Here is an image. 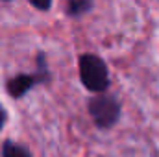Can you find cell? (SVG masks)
Segmentation results:
<instances>
[{
  "label": "cell",
  "mask_w": 159,
  "mask_h": 157,
  "mask_svg": "<svg viewBox=\"0 0 159 157\" xmlns=\"http://www.w3.org/2000/svg\"><path fill=\"white\" fill-rule=\"evenodd\" d=\"M78 76L81 85L91 94L109 92L111 87V74L109 67L98 54L85 52L78 56Z\"/></svg>",
  "instance_id": "cell-1"
},
{
  "label": "cell",
  "mask_w": 159,
  "mask_h": 157,
  "mask_svg": "<svg viewBox=\"0 0 159 157\" xmlns=\"http://www.w3.org/2000/svg\"><path fill=\"white\" fill-rule=\"evenodd\" d=\"M26 2L37 11H48L52 7V4H54V0H26Z\"/></svg>",
  "instance_id": "cell-6"
},
{
  "label": "cell",
  "mask_w": 159,
  "mask_h": 157,
  "mask_svg": "<svg viewBox=\"0 0 159 157\" xmlns=\"http://www.w3.org/2000/svg\"><path fill=\"white\" fill-rule=\"evenodd\" d=\"M87 113L96 129L109 131L122 118V102L113 92L91 94L87 98Z\"/></svg>",
  "instance_id": "cell-3"
},
{
  "label": "cell",
  "mask_w": 159,
  "mask_h": 157,
  "mask_svg": "<svg viewBox=\"0 0 159 157\" xmlns=\"http://www.w3.org/2000/svg\"><path fill=\"white\" fill-rule=\"evenodd\" d=\"M2 2H13V0H2Z\"/></svg>",
  "instance_id": "cell-8"
},
{
  "label": "cell",
  "mask_w": 159,
  "mask_h": 157,
  "mask_svg": "<svg viewBox=\"0 0 159 157\" xmlns=\"http://www.w3.org/2000/svg\"><path fill=\"white\" fill-rule=\"evenodd\" d=\"M7 117H9V115H7V109H6V107L2 105V102H0V131H2L4 126L7 124Z\"/></svg>",
  "instance_id": "cell-7"
},
{
  "label": "cell",
  "mask_w": 159,
  "mask_h": 157,
  "mask_svg": "<svg viewBox=\"0 0 159 157\" xmlns=\"http://www.w3.org/2000/svg\"><path fill=\"white\" fill-rule=\"evenodd\" d=\"M0 157H34V154L26 144L17 142L13 139H6L0 144Z\"/></svg>",
  "instance_id": "cell-4"
},
{
  "label": "cell",
  "mask_w": 159,
  "mask_h": 157,
  "mask_svg": "<svg viewBox=\"0 0 159 157\" xmlns=\"http://www.w3.org/2000/svg\"><path fill=\"white\" fill-rule=\"evenodd\" d=\"M94 7V0H67L65 15L69 19H80Z\"/></svg>",
  "instance_id": "cell-5"
},
{
  "label": "cell",
  "mask_w": 159,
  "mask_h": 157,
  "mask_svg": "<svg viewBox=\"0 0 159 157\" xmlns=\"http://www.w3.org/2000/svg\"><path fill=\"white\" fill-rule=\"evenodd\" d=\"M50 81H52V70L48 67L46 54L39 52L35 56V70L34 72H19V74L7 78L6 79V91H7L9 98L20 100L32 89H35L39 85H48Z\"/></svg>",
  "instance_id": "cell-2"
}]
</instances>
